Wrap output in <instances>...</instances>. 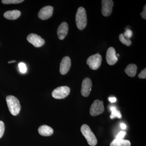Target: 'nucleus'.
<instances>
[{
	"label": "nucleus",
	"instance_id": "obj_19",
	"mask_svg": "<svg viewBox=\"0 0 146 146\" xmlns=\"http://www.w3.org/2000/svg\"><path fill=\"white\" fill-rule=\"evenodd\" d=\"M119 38L120 42L124 45H125L127 46H129L131 45V42L130 39H127L124 37L123 34L121 33L120 35Z\"/></svg>",
	"mask_w": 146,
	"mask_h": 146
},
{
	"label": "nucleus",
	"instance_id": "obj_20",
	"mask_svg": "<svg viewBox=\"0 0 146 146\" xmlns=\"http://www.w3.org/2000/svg\"><path fill=\"white\" fill-rule=\"evenodd\" d=\"M23 0H2V3L4 4H15L23 2Z\"/></svg>",
	"mask_w": 146,
	"mask_h": 146
},
{
	"label": "nucleus",
	"instance_id": "obj_1",
	"mask_svg": "<svg viewBox=\"0 0 146 146\" xmlns=\"http://www.w3.org/2000/svg\"><path fill=\"white\" fill-rule=\"evenodd\" d=\"M6 100L10 113L13 116L18 115L21 109V104L18 99L14 96H9L6 97Z\"/></svg>",
	"mask_w": 146,
	"mask_h": 146
},
{
	"label": "nucleus",
	"instance_id": "obj_26",
	"mask_svg": "<svg viewBox=\"0 0 146 146\" xmlns=\"http://www.w3.org/2000/svg\"><path fill=\"white\" fill-rule=\"evenodd\" d=\"M141 16L142 18H143L145 20L146 19V5L144 7L143 10V12L141 13Z\"/></svg>",
	"mask_w": 146,
	"mask_h": 146
},
{
	"label": "nucleus",
	"instance_id": "obj_8",
	"mask_svg": "<svg viewBox=\"0 0 146 146\" xmlns=\"http://www.w3.org/2000/svg\"><path fill=\"white\" fill-rule=\"evenodd\" d=\"M102 13L104 16L108 17L111 15L114 3L112 0H103L102 1Z\"/></svg>",
	"mask_w": 146,
	"mask_h": 146
},
{
	"label": "nucleus",
	"instance_id": "obj_9",
	"mask_svg": "<svg viewBox=\"0 0 146 146\" xmlns=\"http://www.w3.org/2000/svg\"><path fill=\"white\" fill-rule=\"evenodd\" d=\"M53 7L51 6H46L41 9L38 13V17L42 20H46L52 16Z\"/></svg>",
	"mask_w": 146,
	"mask_h": 146
},
{
	"label": "nucleus",
	"instance_id": "obj_7",
	"mask_svg": "<svg viewBox=\"0 0 146 146\" xmlns=\"http://www.w3.org/2000/svg\"><path fill=\"white\" fill-rule=\"evenodd\" d=\"M27 39L29 43L36 48L42 46L45 44L44 39H42L41 36L34 33L29 35Z\"/></svg>",
	"mask_w": 146,
	"mask_h": 146
},
{
	"label": "nucleus",
	"instance_id": "obj_6",
	"mask_svg": "<svg viewBox=\"0 0 146 146\" xmlns=\"http://www.w3.org/2000/svg\"><path fill=\"white\" fill-rule=\"evenodd\" d=\"M104 110L103 102L99 100H96L90 107V115L94 117L97 116L102 114Z\"/></svg>",
	"mask_w": 146,
	"mask_h": 146
},
{
	"label": "nucleus",
	"instance_id": "obj_3",
	"mask_svg": "<svg viewBox=\"0 0 146 146\" xmlns=\"http://www.w3.org/2000/svg\"><path fill=\"white\" fill-rule=\"evenodd\" d=\"M80 130L90 146H95L97 145L98 143L97 138L89 126L86 124L83 125Z\"/></svg>",
	"mask_w": 146,
	"mask_h": 146
},
{
	"label": "nucleus",
	"instance_id": "obj_11",
	"mask_svg": "<svg viewBox=\"0 0 146 146\" xmlns=\"http://www.w3.org/2000/svg\"><path fill=\"white\" fill-rule=\"evenodd\" d=\"M106 59L108 65H115L118 61V58L116 56V51L113 47H110L108 49L106 54Z\"/></svg>",
	"mask_w": 146,
	"mask_h": 146
},
{
	"label": "nucleus",
	"instance_id": "obj_5",
	"mask_svg": "<svg viewBox=\"0 0 146 146\" xmlns=\"http://www.w3.org/2000/svg\"><path fill=\"white\" fill-rule=\"evenodd\" d=\"M70 92V89L67 86L57 87L52 92V96L56 99H61L68 96Z\"/></svg>",
	"mask_w": 146,
	"mask_h": 146
},
{
	"label": "nucleus",
	"instance_id": "obj_4",
	"mask_svg": "<svg viewBox=\"0 0 146 146\" xmlns=\"http://www.w3.org/2000/svg\"><path fill=\"white\" fill-rule=\"evenodd\" d=\"M102 57L99 54H96L89 56L87 59L86 63L89 68L93 70H96L101 65Z\"/></svg>",
	"mask_w": 146,
	"mask_h": 146
},
{
	"label": "nucleus",
	"instance_id": "obj_2",
	"mask_svg": "<svg viewBox=\"0 0 146 146\" xmlns=\"http://www.w3.org/2000/svg\"><path fill=\"white\" fill-rule=\"evenodd\" d=\"M76 23L78 28L80 30L84 29L87 24L86 10L83 7H79L76 15Z\"/></svg>",
	"mask_w": 146,
	"mask_h": 146
},
{
	"label": "nucleus",
	"instance_id": "obj_22",
	"mask_svg": "<svg viewBox=\"0 0 146 146\" xmlns=\"http://www.w3.org/2000/svg\"><path fill=\"white\" fill-rule=\"evenodd\" d=\"M20 72L23 74H25L26 72L27 71V68L26 65L23 63H21L18 65Z\"/></svg>",
	"mask_w": 146,
	"mask_h": 146
},
{
	"label": "nucleus",
	"instance_id": "obj_27",
	"mask_svg": "<svg viewBox=\"0 0 146 146\" xmlns=\"http://www.w3.org/2000/svg\"><path fill=\"white\" fill-rule=\"evenodd\" d=\"M109 100L111 103L115 102L117 100V99L115 97H111L109 98Z\"/></svg>",
	"mask_w": 146,
	"mask_h": 146
},
{
	"label": "nucleus",
	"instance_id": "obj_18",
	"mask_svg": "<svg viewBox=\"0 0 146 146\" xmlns=\"http://www.w3.org/2000/svg\"><path fill=\"white\" fill-rule=\"evenodd\" d=\"M110 110L111 111L110 118L111 119L116 117L119 118V119L122 118V115L121 112L119 110H117L115 106H111L110 107Z\"/></svg>",
	"mask_w": 146,
	"mask_h": 146
},
{
	"label": "nucleus",
	"instance_id": "obj_10",
	"mask_svg": "<svg viewBox=\"0 0 146 146\" xmlns=\"http://www.w3.org/2000/svg\"><path fill=\"white\" fill-rule=\"evenodd\" d=\"M92 86V83L91 79L88 78L84 79L82 84V95L84 97L89 96L91 91Z\"/></svg>",
	"mask_w": 146,
	"mask_h": 146
},
{
	"label": "nucleus",
	"instance_id": "obj_23",
	"mask_svg": "<svg viewBox=\"0 0 146 146\" xmlns=\"http://www.w3.org/2000/svg\"><path fill=\"white\" fill-rule=\"evenodd\" d=\"M5 125L2 121H0V138L2 137L5 131Z\"/></svg>",
	"mask_w": 146,
	"mask_h": 146
},
{
	"label": "nucleus",
	"instance_id": "obj_28",
	"mask_svg": "<svg viewBox=\"0 0 146 146\" xmlns=\"http://www.w3.org/2000/svg\"><path fill=\"white\" fill-rule=\"evenodd\" d=\"M120 126H121V127L123 129H125L126 128V125L125 124L123 123H121Z\"/></svg>",
	"mask_w": 146,
	"mask_h": 146
},
{
	"label": "nucleus",
	"instance_id": "obj_17",
	"mask_svg": "<svg viewBox=\"0 0 146 146\" xmlns=\"http://www.w3.org/2000/svg\"><path fill=\"white\" fill-rule=\"evenodd\" d=\"M110 146H131V143L128 140L116 138L111 142Z\"/></svg>",
	"mask_w": 146,
	"mask_h": 146
},
{
	"label": "nucleus",
	"instance_id": "obj_25",
	"mask_svg": "<svg viewBox=\"0 0 146 146\" xmlns=\"http://www.w3.org/2000/svg\"><path fill=\"white\" fill-rule=\"evenodd\" d=\"M126 134V132L125 131H121L118 133V135H117L116 138L118 139H123L125 136Z\"/></svg>",
	"mask_w": 146,
	"mask_h": 146
},
{
	"label": "nucleus",
	"instance_id": "obj_16",
	"mask_svg": "<svg viewBox=\"0 0 146 146\" xmlns=\"http://www.w3.org/2000/svg\"><path fill=\"white\" fill-rule=\"evenodd\" d=\"M137 67L135 64H130L127 66L125 70L126 74L129 76L133 77L137 73Z\"/></svg>",
	"mask_w": 146,
	"mask_h": 146
},
{
	"label": "nucleus",
	"instance_id": "obj_12",
	"mask_svg": "<svg viewBox=\"0 0 146 146\" xmlns=\"http://www.w3.org/2000/svg\"><path fill=\"white\" fill-rule=\"evenodd\" d=\"M71 61L68 56L63 58L60 65V72L62 75H65L68 73L70 68Z\"/></svg>",
	"mask_w": 146,
	"mask_h": 146
},
{
	"label": "nucleus",
	"instance_id": "obj_24",
	"mask_svg": "<svg viewBox=\"0 0 146 146\" xmlns=\"http://www.w3.org/2000/svg\"><path fill=\"white\" fill-rule=\"evenodd\" d=\"M138 78L141 79H145L146 78V69L145 68L138 75Z\"/></svg>",
	"mask_w": 146,
	"mask_h": 146
},
{
	"label": "nucleus",
	"instance_id": "obj_21",
	"mask_svg": "<svg viewBox=\"0 0 146 146\" xmlns=\"http://www.w3.org/2000/svg\"><path fill=\"white\" fill-rule=\"evenodd\" d=\"M132 34H133L132 32L130 29H125V32L123 35L124 37L127 39H130V38H131V36H132Z\"/></svg>",
	"mask_w": 146,
	"mask_h": 146
},
{
	"label": "nucleus",
	"instance_id": "obj_15",
	"mask_svg": "<svg viewBox=\"0 0 146 146\" xmlns=\"http://www.w3.org/2000/svg\"><path fill=\"white\" fill-rule=\"evenodd\" d=\"M21 15V12L19 10L8 11L4 14L5 18L8 20H15L18 19Z\"/></svg>",
	"mask_w": 146,
	"mask_h": 146
},
{
	"label": "nucleus",
	"instance_id": "obj_14",
	"mask_svg": "<svg viewBox=\"0 0 146 146\" xmlns=\"http://www.w3.org/2000/svg\"><path fill=\"white\" fill-rule=\"evenodd\" d=\"M38 132L41 136H49L52 135L54 131L50 127L47 125H43L39 128Z\"/></svg>",
	"mask_w": 146,
	"mask_h": 146
},
{
	"label": "nucleus",
	"instance_id": "obj_29",
	"mask_svg": "<svg viewBox=\"0 0 146 146\" xmlns=\"http://www.w3.org/2000/svg\"><path fill=\"white\" fill-rule=\"evenodd\" d=\"M14 62H16V60H12V61H9V62H8L9 63H14Z\"/></svg>",
	"mask_w": 146,
	"mask_h": 146
},
{
	"label": "nucleus",
	"instance_id": "obj_13",
	"mask_svg": "<svg viewBox=\"0 0 146 146\" xmlns=\"http://www.w3.org/2000/svg\"><path fill=\"white\" fill-rule=\"evenodd\" d=\"M68 24L66 22H63L60 24L58 28L57 33L58 39L60 40H63L67 36L68 33Z\"/></svg>",
	"mask_w": 146,
	"mask_h": 146
}]
</instances>
